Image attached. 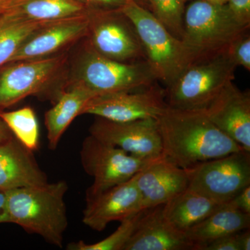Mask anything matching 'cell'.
Masks as SVG:
<instances>
[{
    "instance_id": "f546056e",
    "label": "cell",
    "mask_w": 250,
    "mask_h": 250,
    "mask_svg": "<svg viewBox=\"0 0 250 250\" xmlns=\"http://www.w3.org/2000/svg\"><path fill=\"white\" fill-rule=\"evenodd\" d=\"M238 233L220 237L204 248L203 250H240Z\"/></svg>"
},
{
    "instance_id": "ffe728a7",
    "label": "cell",
    "mask_w": 250,
    "mask_h": 250,
    "mask_svg": "<svg viewBox=\"0 0 250 250\" xmlns=\"http://www.w3.org/2000/svg\"><path fill=\"white\" fill-rule=\"evenodd\" d=\"M250 227V215L228 202L185 233L194 250L204 248L220 237L240 232Z\"/></svg>"
},
{
    "instance_id": "e0dca14e",
    "label": "cell",
    "mask_w": 250,
    "mask_h": 250,
    "mask_svg": "<svg viewBox=\"0 0 250 250\" xmlns=\"http://www.w3.org/2000/svg\"><path fill=\"white\" fill-rule=\"evenodd\" d=\"M194 250L185 233L164 217L163 205L145 210L123 250Z\"/></svg>"
},
{
    "instance_id": "30bf717a",
    "label": "cell",
    "mask_w": 250,
    "mask_h": 250,
    "mask_svg": "<svg viewBox=\"0 0 250 250\" xmlns=\"http://www.w3.org/2000/svg\"><path fill=\"white\" fill-rule=\"evenodd\" d=\"M191 169L188 188L226 203L250 185V152L243 149Z\"/></svg>"
},
{
    "instance_id": "cb8c5ba5",
    "label": "cell",
    "mask_w": 250,
    "mask_h": 250,
    "mask_svg": "<svg viewBox=\"0 0 250 250\" xmlns=\"http://www.w3.org/2000/svg\"><path fill=\"white\" fill-rule=\"evenodd\" d=\"M0 118L13 135L31 151L39 147V126L35 112L29 106L9 112H0Z\"/></svg>"
},
{
    "instance_id": "74e56055",
    "label": "cell",
    "mask_w": 250,
    "mask_h": 250,
    "mask_svg": "<svg viewBox=\"0 0 250 250\" xmlns=\"http://www.w3.org/2000/svg\"><path fill=\"white\" fill-rule=\"evenodd\" d=\"M192 1V0H184V2H187V1Z\"/></svg>"
},
{
    "instance_id": "d6986e66",
    "label": "cell",
    "mask_w": 250,
    "mask_h": 250,
    "mask_svg": "<svg viewBox=\"0 0 250 250\" xmlns=\"http://www.w3.org/2000/svg\"><path fill=\"white\" fill-rule=\"evenodd\" d=\"M95 95L82 85H64L54 102V106L45 115L49 149L54 150L57 147L65 130L81 115L87 102Z\"/></svg>"
},
{
    "instance_id": "8d00e7d4",
    "label": "cell",
    "mask_w": 250,
    "mask_h": 250,
    "mask_svg": "<svg viewBox=\"0 0 250 250\" xmlns=\"http://www.w3.org/2000/svg\"><path fill=\"white\" fill-rule=\"evenodd\" d=\"M9 1L10 0H0V9H1V7H3L5 4H7Z\"/></svg>"
},
{
    "instance_id": "8fae6325",
    "label": "cell",
    "mask_w": 250,
    "mask_h": 250,
    "mask_svg": "<svg viewBox=\"0 0 250 250\" xmlns=\"http://www.w3.org/2000/svg\"><path fill=\"white\" fill-rule=\"evenodd\" d=\"M166 89L153 84L134 91L100 94L90 99L82 114L115 122L157 119L167 107Z\"/></svg>"
},
{
    "instance_id": "7402d4cb",
    "label": "cell",
    "mask_w": 250,
    "mask_h": 250,
    "mask_svg": "<svg viewBox=\"0 0 250 250\" xmlns=\"http://www.w3.org/2000/svg\"><path fill=\"white\" fill-rule=\"evenodd\" d=\"M225 204L215 201L188 188L163 205V213L174 228L185 233Z\"/></svg>"
},
{
    "instance_id": "3957f363",
    "label": "cell",
    "mask_w": 250,
    "mask_h": 250,
    "mask_svg": "<svg viewBox=\"0 0 250 250\" xmlns=\"http://www.w3.org/2000/svg\"><path fill=\"white\" fill-rule=\"evenodd\" d=\"M67 80L64 85H82L95 95L144 89L157 81L147 61L126 62L106 58L86 41L72 62Z\"/></svg>"
},
{
    "instance_id": "4fadbf2b",
    "label": "cell",
    "mask_w": 250,
    "mask_h": 250,
    "mask_svg": "<svg viewBox=\"0 0 250 250\" xmlns=\"http://www.w3.org/2000/svg\"><path fill=\"white\" fill-rule=\"evenodd\" d=\"M90 13L45 23L18 49L9 62L45 58L65 52L88 34Z\"/></svg>"
},
{
    "instance_id": "d590c367",
    "label": "cell",
    "mask_w": 250,
    "mask_h": 250,
    "mask_svg": "<svg viewBox=\"0 0 250 250\" xmlns=\"http://www.w3.org/2000/svg\"><path fill=\"white\" fill-rule=\"evenodd\" d=\"M134 1L137 2L138 4H141L143 7H146L147 8V9H149V6H148L147 0H134Z\"/></svg>"
},
{
    "instance_id": "52a82bcc",
    "label": "cell",
    "mask_w": 250,
    "mask_h": 250,
    "mask_svg": "<svg viewBox=\"0 0 250 250\" xmlns=\"http://www.w3.org/2000/svg\"><path fill=\"white\" fill-rule=\"evenodd\" d=\"M67 52L45 58L8 62L0 70V108L16 104L31 95L55 101L59 83L68 66Z\"/></svg>"
},
{
    "instance_id": "1f68e13d",
    "label": "cell",
    "mask_w": 250,
    "mask_h": 250,
    "mask_svg": "<svg viewBox=\"0 0 250 250\" xmlns=\"http://www.w3.org/2000/svg\"><path fill=\"white\" fill-rule=\"evenodd\" d=\"M11 223L7 197L4 190H0V223Z\"/></svg>"
},
{
    "instance_id": "e575fe53",
    "label": "cell",
    "mask_w": 250,
    "mask_h": 250,
    "mask_svg": "<svg viewBox=\"0 0 250 250\" xmlns=\"http://www.w3.org/2000/svg\"><path fill=\"white\" fill-rule=\"evenodd\" d=\"M204 1H208V2L213 3V4H226L228 0H204Z\"/></svg>"
},
{
    "instance_id": "d4e9b609",
    "label": "cell",
    "mask_w": 250,
    "mask_h": 250,
    "mask_svg": "<svg viewBox=\"0 0 250 250\" xmlns=\"http://www.w3.org/2000/svg\"><path fill=\"white\" fill-rule=\"evenodd\" d=\"M146 210H141L123 219L116 231L103 241L93 244H87L80 241L71 243L67 248L72 250H123L125 245L134 233L140 219Z\"/></svg>"
},
{
    "instance_id": "9a60e30c",
    "label": "cell",
    "mask_w": 250,
    "mask_h": 250,
    "mask_svg": "<svg viewBox=\"0 0 250 250\" xmlns=\"http://www.w3.org/2000/svg\"><path fill=\"white\" fill-rule=\"evenodd\" d=\"M224 134L250 152V93L229 83L205 110Z\"/></svg>"
},
{
    "instance_id": "603a6c76",
    "label": "cell",
    "mask_w": 250,
    "mask_h": 250,
    "mask_svg": "<svg viewBox=\"0 0 250 250\" xmlns=\"http://www.w3.org/2000/svg\"><path fill=\"white\" fill-rule=\"evenodd\" d=\"M47 22L20 21L0 14V67L8 63L28 38Z\"/></svg>"
},
{
    "instance_id": "5bb4252c",
    "label": "cell",
    "mask_w": 250,
    "mask_h": 250,
    "mask_svg": "<svg viewBox=\"0 0 250 250\" xmlns=\"http://www.w3.org/2000/svg\"><path fill=\"white\" fill-rule=\"evenodd\" d=\"M83 224L97 231H103L108 224L120 221L143 209L142 198L136 175L92 198L86 199Z\"/></svg>"
},
{
    "instance_id": "2e32d148",
    "label": "cell",
    "mask_w": 250,
    "mask_h": 250,
    "mask_svg": "<svg viewBox=\"0 0 250 250\" xmlns=\"http://www.w3.org/2000/svg\"><path fill=\"white\" fill-rule=\"evenodd\" d=\"M191 172L192 169L179 167L163 156L148 164L136 174L143 209L164 205L187 190Z\"/></svg>"
},
{
    "instance_id": "277c9868",
    "label": "cell",
    "mask_w": 250,
    "mask_h": 250,
    "mask_svg": "<svg viewBox=\"0 0 250 250\" xmlns=\"http://www.w3.org/2000/svg\"><path fill=\"white\" fill-rule=\"evenodd\" d=\"M132 23L146 59L157 80L170 86L190 64L187 49L147 8L126 0L121 9Z\"/></svg>"
},
{
    "instance_id": "5b68a950",
    "label": "cell",
    "mask_w": 250,
    "mask_h": 250,
    "mask_svg": "<svg viewBox=\"0 0 250 250\" xmlns=\"http://www.w3.org/2000/svg\"><path fill=\"white\" fill-rule=\"evenodd\" d=\"M248 29L237 22L227 4L195 0L184 11L182 41L191 64L226 52L230 43Z\"/></svg>"
},
{
    "instance_id": "ba28073f",
    "label": "cell",
    "mask_w": 250,
    "mask_h": 250,
    "mask_svg": "<svg viewBox=\"0 0 250 250\" xmlns=\"http://www.w3.org/2000/svg\"><path fill=\"white\" fill-rule=\"evenodd\" d=\"M80 156L85 172L93 178V184L87 190L86 199L129 180L156 159L131 155L90 134L83 141Z\"/></svg>"
},
{
    "instance_id": "d6a6232c",
    "label": "cell",
    "mask_w": 250,
    "mask_h": 250,
    "mask_svg": "<svg viewBox=\"0 0 250 250\" xmlns=\"http://www.w3.org/2000/svg\"><path fill=\"white\" fill-rule=\"evenodd\" d=\"M238 245L240 250H250V228L240 231L238 234Z\"/></svg>"
},
{
    "instance_id": "f1b7e54d",
    "label": "cell",
    "mask_w": 250,
    "mask_h": 250,
    "mask_svg": "<svg viewBox=\"0 0 250 250\" xmlns=\"http://www.w3.org/2000/svg\"><path fill=\"white\" fill-rule=\"evenodd\" d=\"M89 11L121 9L126 0H73Z\"/></svg>"
},
{
    "instance_id": "44dd1931",
    "label": "cell",
    "mask_w": 250,
    "mask_h": 250,
    "mask_svg": "<svg viewBox=\"0 0 250 250\" xmlns=\"http://www.w3.org/2000/svg\"><path fill=\"white\" fill-rule=\"evenodd\" d=\"M73 0H10L0 14L28 22H52L89 14Z\"/></svg>"
},
{
    "instance_id": "836d02e7",
    "label": "cell",
    "mask_w": 250,
    "mask_h": 250,
    "mask_svg": "<svg viewBox=\"0 0 250 250\" xmlns=\"http://www.w3.org/2000/svg\"><path fill=\"white\" fill-rule=\"evenodd\" d=\"M12 137H14V135L10 131L7 125L5 124L3 120L0 118V143L8 141Z\"/></svg>"
},
{
    "instance_id": "6da1fadb",
    "label": "cell",
    "mask_w": 250,
    "mask_h": 250,
    "mask_svg": "<svg viewBox=\"0 0 250 250\" xmlns=\"http://www.w3.org/2000/svg\"><path fill=\"white\" fill-rule=\"evenodd\" d=\"M156 122L163 157L182 168H193L206 161L243 149L220 131L205 111L167 106Z\"/></svg>"
},
{
    "instance_id": "7c38bea8",
    "label": "cell",
    "mask_w": 250,
    "mask_h": 250,
    "mask_svg": "<svg viewBox=\"0 0 250 250\" xmlns=\"http://www.w3.org/2000/svg\"><path fill=\"white\" fill-rule=\"evenodd\" d=\"M89 132L131 155L147 159L162 157V143L155 119L115 122L97 117Z\"/></svg>"
},
{
    "instance_id": "ac0fdd59",
    "label": "cell",
    "mask_w": 250,
    "mask_h": 250,
    "mask_svg": "<svg viewBox=\"0 0 250 250\" xmlns=\"http://www.w3.org/2000/svg\"><path fill=\"white\" fill-rule=\"evenodd\" d=\"M31 152L15 136L0 143V190L6 191L48 183Z\"/></svg>"
},
{
    "instance_id": "4dcf8cb0",
    "label": "cell",
    "mask_w": 250,
    "mask_h": 250,
    "mask_svg": "<svg viewBox=\"0 0 250 250\" xmlns=\"http://www.w3.org/2000/svg\"><path fill=\"white\" fill-rule=\"evenodd\" d=\"M228 203L243 213L250 215V185L245 187Z\"/></svg>"
},
{
    "instance_id": "8992f818",
    "label": "cell",
    "mask_w": 250,
    "mask_h": 250,
    "mask_svg": "<svg viewBox=\"0 0 250 250\" xmlns=\"http://www.w3.org/2000/svg\"><path fill=\"white\" fill-rule=\"evenodd\" d=\"M236 65L227 52L192 62L166 89L171 108L205 111L234 79Z\"/></svg>"
},
{
    "instance_id": "4316f807",
    "label": "cell",
    "mask_w": 250,
    "mask_h": 250,
    "mask_svg": "<svg viewBox=\"0 0 250 250\" xmlns=\"http://www.w3.org/2000/svg\"><path fill=\"white\" fill-rule=\"evenodd\" d=\"M227 54L236 67L250 70V35L249 29L242 33L228 46Z\"/></svg>"
},
{
    "instance_id": "9c48e42d",
    "label": "cell",
    "mask_w": 250,
    "mask_h": 250,
    "mask_svg": "<svg viewBox=\"0 0 250 250\" xmlns=\"http://www.w3.org/2000/svg\"><path fill=\"white\" fill-rule=\"evenodd\" d=\"M85 41L106 58L126 62L146 61L136 29L121 9L90 11Z\"/></svg>"
},
{
    "instance_id": "7a4b0ae2",
    "label": "cell",
    "mask_w": 250,
    "mask_h": 250,
    "mask_svg": "<svg viewBox=\"0 0 250 250\" xmlns=\"http://www.w3.org/2000/svg\"><path fill=\"white\" fill-rule=\"evenodd\" d=\"M67 189L66 182L59 181L6 190L11 223L62 248L64 233L68 226L64 201Z\"/></svg>"
},
{
    "instance_id": "83f0119b",
    "label": "cell",
    "mask_w": 250,
    "mask_h": 250,
    "mask_svg": "<svg viewBox=\"0 0 250 250\" xmlns=\"http://www.w3.org/2000/svg\"><path fill=\"white\" fill-rule=\"evenodd\" d=\"M227 5L237 22L250 27V0H228Z\"/></svg>"
},
{
    "instance_id": "484cf974",
    "label": "cell",
    "mask_w": 250,
    "mask_h": 250,
    "mask_svg": "<svg viewBox=\"0 0 250 250\" xmlns=\"http://www.w3.org/2000/svg\"><path fill=\"white\" fill-rule=\"evenodd\" d=\"M149 9L159 21L177 39L184 34V0H147Z\"/></svg>"
}]
</instances>
